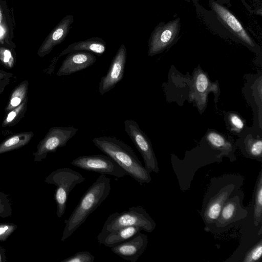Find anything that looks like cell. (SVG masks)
Here are the masks:
<instances>
[{"label": "cell", "instance_id": "cell-1", "mask_svg": "<svg viewBox=\"0 0 262 262\" xmlns=\"http://www.w3.org/2000/svg\"><path fill=\"white\" fill-rule=\"evenodd\" d=\"M243 177L239 174H226L211 178L204 194L200 215L206 232H210L226 201L242 188Z\"/></svg>", "mask_w": 262, "mask_h": 262}, {"label": "cell", "instance_id": "cell-2", "mask_svg": "<svg viewBox=\"0 0 262 262\" xmlns=\"http://www.w3.org/2000/svg\"><path fill=\"white\" fill-rule=\"evenodd\" d=\"M92 142L140 185L151 182L150 173L142 165L134 150L124 142L110 136L95 137Z\"/></svg>", "mask_w": 262, "mask_h": 262}, {"label": "cell", "instance_id": "cell-3", "mask_svg": "<svg viewBox=\"0 0 262 262\" xmlns=\"http://www.w3.org/2000/svg\"><path fill=\"white\" fill-rule=\"evenodd\" d=\"M111 180L101 174L81 196L78 204L64 223L65 227L61 241L69 238L108 196Z\"/></svg>", "mask_w": 262, "mask_h": 262}, {"label": "cell", "instance_id": "cell-4", "mask_svg": "<svg viewBox=\"0 0 262 262\" xmlns=\"http://www.w3.org/2000/svg\"><path fill=\"white\" fill-rule=\"evenodd\" d=\"M128 226H137L142 230L150 233L155 229L156 224L144 208L140 206L132 207L127 210L110 215L97 239L100 245L109 233Z\"/></svg>", "mask_w": 262, "mask_h": 262}, {"label": "cell", "instance_id": "cell-5", "mask_svg": "<svg viewBox=\"0 0 262 262\" xmlns=\"http://www.w3.org/2000/svg\"><path fill=\"white\" fill-rule=\"evenodd\" d=\"M244 196L241 188L226 201L210 232L221 234L244 221L250 210V206L245 207L243 205Z\"/></svg>", "mask_w": 262, "mask_h": 262}, {"label": "cell", "instance_id": "cell-6", "mask_svg": "<svg viewBox=\"0 0 262 262\" xmlns=\"http://www.w3.org/2000/svg\"><path fill=\"white\" fill-rule=\"evenodd\" d=\"M85 181L78 172L69 168H59L48 175L45 182L56 186L54 199L57 205V216L60 218L64 213L71 191L76 185Z\"/></svg>", "mask_w": 262, "mask_h": 262}, {"label": "cell", "instance_id": "cell-7", "mask_svg": "<svg viewBox=\"0 0 262 262\" xmlns=\"http://www.w3.org/2000/svg\"><path fill=\"white\" fill-rule=\"evenodd\" d=\"M209 5L217 17L230 33L233 40L239 42L253 50L258 46L251 37L236 16L224 5L214 0H209Z\"/></svg>", "mask_w": 262, "mask_h": 262}, {"label": "cell", "instance_id": "cell-8", "mask_svg": "<svg viewBox=\"0 0 262 262\" xmlns=\"http://www.w3.org/2000/svg\"><path fill=\"white\" fill-rule=\"evenodd\" d=\"M124 130L142 156L145 167L149 172H159L158 161L151 143L145 133L134 120L127 119L124 122Z\"/></svg>", "mask_w": 262, "mask_h": 262}, {"label": "cell", "instance_id": "cell-9", "mask_svg": "<svg viewBox=\"0 0 262 262\" xmlns=\"http://www.w3.org/2000/svg\"><path fill=\"white\" fill-rule=\"evenodd\" d=\"M181 28L179 17L167 23L159 24L152 31L148 40V55L152 56L162 52L174 43Z\"/></svg>", "mask_w": 262, "mask_h": 262}, {"label": "cell", "instance_id": "cell-10", "mask_svg": "<svg viewBox=\"0 0 262 262\" xmlns=\"http://www.w3.org/2000/svg\"><path fill=\"white\" fill-rule=\"evenodd\" d=\"M71 163L75 167L87 171L118 178L128 175L121 166L106 155L80 156L74 159Z\"/></svg>", "mask_w": 262, "mask_h": 262}, {"label": "cell", "instance_id": "cell-11", "mask_svg": "<svg viewBox=\"0 0 262 262\" xmlns=\"http://www.w3.org/2000/svg\"><path fill=\"white\" fill-rule=\"evenodd\" d=\"M78 130V128L72 126L51 128L39 143L36 151L33 154L34 161H41L46 158L48 154L55 152L58 148L66 146Z\"/></svg>", "mask_w": 262, "mask_h": 262}, {"label": "cell", "instance_id": "cell-12", "mask_svg": "<svg viewBox=\"0 0 262 262\" xmlns=\"http://www.w3.org/2000/svg\"><path fill=\"white\" fill-rule=\"evenodd\" d=\"M126 58V48L122 44L113 58L107 73L100 79L99 91L101 95L113 89L122 79Z\"/></svg>", "mask_w": 262, "mask_h": 262}, {"label": "cell", "instance_id": "cell-13", "mask_svg": "<svg viewBox=\"0 0 262 262\" xmlns=\"http://www.w3.org/2000/svg\"><path fill=\"white\" fill-rule=\"evenodd\" d=\"M147 244V236L139 232L131 238L111 247V249L122 258L136 262L145 251Z\"/></svg>", "mask_w": 262, "mask_h": 262}, {"label": "cell", "instance_id": "cell-14", "mask_svg": "<svg viewBox=\"0 0 262 262\" xmlns=\"http://www.w3.org/2000/svg\"><path fill=\"white\" fill-rule=\"evenodd\" d=\"M95 55L89 52L77 51L68 54L57 72L59 76H67L84 70L96 61Z\"/></svg>", "mask_w": 262, "mask_h": 262}, {"label": "cell", "instance_id": "cell-15", "mask_svg": "<svg viewBox=\"0 0 262 262\" xmlns=\"http://www.w3.org/2000/svg\"><path fill=\"white\" fill-rule=\"evenodd\" d=\"M73 21L74 17L72 15H67L60 21L40 46L38 51L40 57L49 54L54 47L64 40Z\"/></svg>", "mask_w": 262, "mask_h": 262}, {"label": "cell", "instance_id": "cell-16", "mask_svg": "<svg viewBox=\"0 0 262 262\" xmlns=\"http://www.w3.org/2000/svg\"><path fill=\"white\" fill-rule=\"evenodd\" d=\"M106 48V45L104 40L98 37H92L69 45L61 51L59 56L77 51L89 52L100 56L104 53Z\"/></svg>", "mask_w": 262, "mask_h": 262}, {"label": "cell", "instance_id": "cell-17", "mask_svg": "<svg viewBox=\"0 0 262 262\" xmlns=\"http://www.w3.org/2000/svg\"><path fill=\"white\" fill-rule=\"evenodd\" d=\"M206 141L210 146L215 151H219L220 156L228 157L231 162L236 160L234 151L235 147L222 134L211 131L206 136Z\"/></svg>", "mask_w": 262, "mask_h": 262}, {"label": "cell", "instance_id": "cell-18", "mask_svg": "<svg viewBox=\"0 0 262 262\" xmlns=\"http://www.w3.org/2000/svg\"><path fill=\"white\" fill-rule=\"evenodd\" d=\"M142 230L137 226L121 228L109 233L103 239L101 244L111 248L127 241Z\"/></svg>", "mask_w": 262, "mask_h": 262}, {"label": "cell", "instance_id": "cell-19", "mask_svg": "<svg viewBox=\"0 0 262 262\" xmlns=\"http://www.w3.org/2000/svg\"><path fill=\"white\" fill-rule=\"evenodd\" d=\"M252 217L255 225L262 224V169L259 171L255 183L251 204Z\"/></svg>", "mask_w": 262, "mask_h": 262}, {"label": "cell", "instance_id": "cell-20", "mask_svg": "<svg viewBox=\"0 0 262 262\" xmlns=\"http://www.w3.org/2000/svg\"><path fill=\"white\" fill-rule=\"evenodd\" d=\"M33 136L32 133L13 136L0 144V154L17 149L26 145Z\"/></svg>", "mask_w": 262, "mask_h": 262}, {"label": "cell", "instance_id": "cell-21", "mask_svg": "<svg viewBox=\"0 0 262 262\" xmlns=\"http://www.w3.org/2000/svg\"><path fill=\"white\" fill-rule=\"evenodd\" d=\"M243 155L247 158L262 162V140L260 138H249L245 141Z\"/></svg>", "mask_w": 262, "mask_h": 262}, {"label": "cell", "instance_id": "cell-22", "mask_svg": "<svg viewBox=\"0 0 262 262\" xmlns=\"http://www.w3.org/2000/svg\"><path fill=\"white\" fill-rule=\"evenodd\" d=\"M262 255V237L258 240L244 254L241 261L258 262Z\"/></svg>", "mask_w": 262, "mask_h": 262}, {"label": "cell", "instance_id": "cell-23", "mask_svg": "<svg viewBox=\"0 0 262 262\" xmlns=\"http://www.w3.org/2000/svg\"><path fill=\"white\" fill-rule=\"evenodd\" d=\"M27 91V84H21L18 86L13 92L9 105V110L14 109L20 104L22 100L25 98Z\"/></svg>", "mask_w": 262, "mask_h": 262}, {"label": "cell", "instance_id": "cell-24", "mask_svg": "<svg viewBox=\"0 0 262 262\" xmlns=\"http://www.w3.org/2000/svg\"><path fill=\"white\" fill-rule=\"evenodd\" d=\"M95 259L90 252L79 251L73 255L66 258L61 262H93Z\"/></svg>", "mask_w": 262, "mask_h": 262}, {"label": "cell", "instance_id": "cell-25", "mask_svg": "<svg viewBox=\"0 0 262 262\" xmlns=\"http://www.w3.org/2000/svg\"><path fill=\"white\" fill-rule=\"evenodd\" d=\"M12 213L11 204L8 195L0 192V217H9L12 215Z\"/></svg>", "mask_w": 262, "mask_h": 262}, {"label": "cell", "instance_id": "cell-26", "mask_svg": "<svg viewBox=\"0 0 262 262\" xmlns=\"http://www.w3.org/2000/svg\"><path fill=\"white\" fill-rule=\"evenodd\" d=\"M194 84L198 92L205 93L208 89L209 81L206 75L203 72H201L195 76Z\"/></svg>", "mask_w": 262, "mask_h": 262}, {"label": "cell", "instance_id": "cell-27", "mask_svg": "<svg viewBox=\"0 0 262 262\" xmlns=\"http://www.w3.org/2000/svg\"><path fill=\"white\" fill-rule=\"evenodd\" d=\"M17 226L14 224L3 223L0 224V242L6 241L8 237L17 229Z\"/></svg>", "mask_w": 262, "mask_h": 262}, {"label": "cell", "instance_id": "cell-28", "mask_svg": "<svg viewBox=\"0 0 262 262\" xmlns=\"http://www.w3.org/2000/svg\"><path fill=\"white\" fill-rule=\"evenodd\" d=\"M229 122L233 128L240 131L244 127V122L241 118L236 114H231L229 116Z\"/></svg>", "mask_w": 262, "mask_h": 262}, {"label": "cell", "instance_id": "cell-29", "mask_svg": "<svg viewBox=\"0 0 262 262\" xmlns=\"http://www.w3.org/2000/svg\"><path fill=\"white\" fill-rule=\"evenodd\" d=\"M25 103H23L21 105L13 109L7 115L5 122V124H7L12 122L18 116L20 112L23 110Z\"/></svg>", "mask_w": 262, "mask_h": 262}, {"label": "cell", "instance_id": "cell-30", "mask_svg": "<svg viewBox=\"0 0 262 262\" xmlns=\"http://www.w3.org/2000/svg\"><path fill=\"white\" fill-rule=\"evenodd\" d=\"M0 59L7 64L12 63L13 61L11 52L5 48L0 49Z\"/></svg>", "mask_w": 262, "mask_h": 262}, {"label": "cell", "instance_id": "cell-31", "mask_svg": "<svg viewBox=\"0 0 262 262\" xmlns=\"http://www.w3.org/2000/svg\"><path fill=\"white\" fill-rule=\"evenodd\" d=\"M5 252V249L0 246V262H4L6 261Z\"/></svg>", "mask_w": 262, "mask_h": 262}, {"label": "cell", "instance_id": "cell-32", "mask_svg": "<svg viewBox=\"0 0 262 262\" xmlns=\"http://www.w3.org/2000/svg\"><path fill=\"white\" fill-rule=\"evenodd\" d=\"M217 3L223 5H226L228 7L231 6L230 0H214Z\"/></svg>", "mask_w": 262, "mask_h": 262}, {"label": "cell", "instance_id": "cell-33", "mask_svg": "<svg viewBox=\"0 0 262 262\" xmlns=\"http://www.w3.org/2000/svg\"><path fill=\"white\" fill-rule=\"evenodd\" d=\"M2 18H3L2 12L1 8H0V25L2 24Z\"/></svg>", "mask_w": 262, "mask_h": 262}, {"label": "cell", "instance_id": "cell-34", "mask_svg": "<svg viewBox=\"0 0 262 262\" xmlns=\"http://www.w3.org/2000/svg\"><path fill=\"white\" fill-rule=\"evenodd\" d=\"M256 3H258L259 2V1H260V0H254Z\"/></svg>", "mask_w": 262, "mask_h": 262}, {"label": "cell", "instance_id": "cell-35", "mask_svg": "<svg viewBox=\"0 0 262 262\" xmlns=\"http://www.w3.org/2000/svg\"><path fill=\"white\" fill-rule=\"evenodd\" d=\"M243 3H244V0H241Z\"/></svg>", "mask_w": 262, "mask_h": 262}]
</instances>
